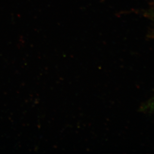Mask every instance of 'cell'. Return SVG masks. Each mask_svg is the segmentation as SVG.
Masks as SVG:
<instances>
[]
</instances>
